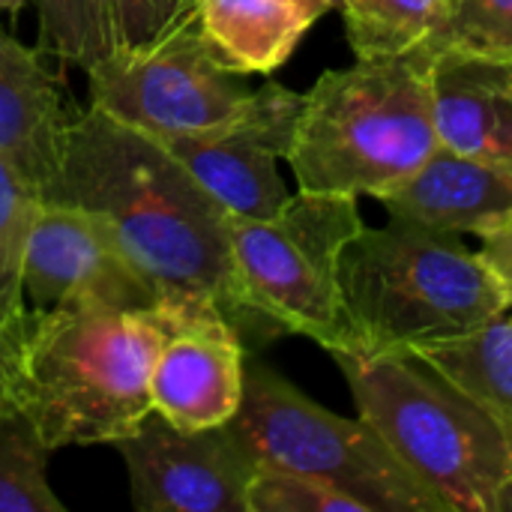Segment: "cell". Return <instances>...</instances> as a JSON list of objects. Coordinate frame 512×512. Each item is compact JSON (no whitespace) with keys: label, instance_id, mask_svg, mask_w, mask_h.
<instances>
[{"label":"cell","instance_id":"cell-13","mask_svg":"<svg viewBox=\"0 0 512 512\" xmlns=\"http://www.w3.org/2000/svg\"><path fill=\"white\" fill-rule=\"evenodd\" d=\"M438 144L512 174V60H489L441 45L435 75Z\"/></svg>","mask_w":512,"mask_h":512},{"label":"cell","instance_id":"cell-8","mask_svg":"<svg viewBox=\"0 0 512 512\" xmlns=\"http://www.w3.org/2000/svg\"><path fill=\"white\" fill-rule=\"evenodd\" d=\"M84 72L93 108L153 138L213 129L231 120L252 93L213 60L195 12L159 42L111 51Z\"/></svg>","mask_w":512,"mask_h":512},{"label":"cell","instance_id":"cell-1","mask_svg":"<svg viewBox=\"0 0 512 512\" xmlns=\"http://www.w3.org/2000/svg\"><path fill=\"white\" fill-rule=\"evenodd\" d=\"M39 201L99 213L165 297L207 300L243 345L258 342L231 258V213L159 138L90 105L69 120L57 177Z\"/></svg>","mask_w":512,"mask_h":512},{"label":"cell","instance_id":"cell-12","mask_svg":"<svg viewBox=\"0 0 512 512\" xmlns=\"http://www.w3.org/2000/svg\"><path fill=\"white\" fill-rule=\"evenodd\" d=\"M162 345L150 375L153 411L180 429L231 423L243 399L246 345L207 300L165 297Z\"/></svg>","mask_w":512,"mask_h":512},{"label":"cell","instance_id":"cell-20","mask_svg":"<svg viewBox=\"0 0 512 512\" xmlns=\"http://www.w3.org/2000/svg\"><path fill=\"white\" fill-rule=\"evenodd\" d=\"M36 207V189L0 156V330L12 339L24 321L21 267Z\"/></svg>","mask_w":512,"mask_h":512},{"label":"cell","instance_id":"cell-26","mask_svg":"<svg viewBox=\"0 0 512 512\" xmlns=\"http://www.w3.org/2000/svg\"><path fill=\"white\" fill-rule=\"evenodd\" d=\"M15 402V339L0 330V408Z\"/></svg>","mask_w":512,"mask_h":512},{"label":"cell","instance_id":"cell-18","mask_svg":"<svg viewBox=\"0 0 512 512\" xmlns=\"http://www.w3.org/2000/svg\"><path fill=\"white\" fill-rule=\"evenodd\" d=\"M357 60L405 54L441 39L447 0H339Z\"/></svg>","mask_w":512,"mask_h":512},{"label":"cell","instance_id":"cell-22","mask_svg":"<svg viewBox=\"0 0 512 512\" xmlns=\"http://www.w3.org/2000/svg\"><path fill=\"white\" fill-rule=\"evenodd\" d=\"M246 512H369V507L315 477L258 465L246 492Z\"/></svg>","mask_w":512,"mask_h":512},{"label":"cell","instance_id":"cell-19","mask_svg":"<svg viewBox=\"0 0 512 512\" xmlns=\"http://www.w3.org/2000/svg\"><path fill=\"white\" fill-rule=\"evenodd\" d=\"M48 444L18 405L0 408V512H66L48 483Z\"/></svg>","mask_w":512,"mask_h":512},{"label":"cell","instance_id":"cell-4","mask_svg":"<svg viewBox=\"0 0 512 512\" xmlns=\"http://www.w3.org/2000/svg\"><path fill=\"white\" fill-rule=\"evenodd\" d=\"M339 282L348 321L342 351L414 354L512 309L504 288L459 234L396 219L387 228H363L351 240Z\"/></svg>","mask_w":512,"mask_h":512},{"label":"cell","instance_id":"cell-23","mask_svg":"<svg viewBox=\"0 0 512 512\" xmlns=\"http://www.w3.org/2000/svg\"><path fill=\"white\" fill-rule=\"evenodd\" d=\"M441 45L468 57L512 60V0H447Z\"/></svg>","mask_w":512,"mask_h":512},{"label":"cell","instance_id":"cell-10","mask_svg":"<svg viewBox=\"0 0 512 512\" xmlns=\"http://www.w3.org/2000/svg\"><path fill=\"white\" fill-rule=\"evenodd\" d=\"M114 447L138 512H246L258 459L234 423L180 429L150 411Z\"/></svg>","mask_w":512,"mask_h":512},{"label":"cell","instance_id":"cell-6","mask_svg":"<svg viewBox=\"0 0 512 512\" xmlns=\"http://www.w3.org/2000/svg\"><path fill=\"white\" fill-rule=\"evenodd\" d=\"M363 228L354 195L303 189L267 219L231 216V258L258 342L294 333L330 354L348 348L339 270Z\"/></svg>","mask_w":512,"mask_h":512},{"label":"cell","instance_id":"cell-3","mask_svg":"<svg viewBox=\"0 0 512 512\" xmlns=\"http://www.w3.org/2000/svg\"><path fill=\"white\" fill-rule=\"evenodd\" d=\"M159 345V306L24 315L15 330V402L51 453L114 447L153 411L150 375Z\"/></svg>","mask_w":512,"mask_h":512},{"label":"cell","instance_id":"cell-16","mask_svg":"<svg viewBox=\"0 0 512 512\" xmlns=\"http://www.w3.org/2000/svg\"><path fill=\"white\" fill-rule=\"evenodd\" d=\"M318 15L300 0H195L198 33L234 75H267L288 63Z\"/></svg>","mask_w":512,"mask_h":512},{"label":"cell","instance_id":"cell-2","mask_svg":"<svg viewBox=\"0 0 512 512\" xmlns=\"http://www.w3.org/2000/svg\"><path fill=\"white\" fill-rule=\"evenodd\" d=\"M438 54L441 39H432L324 72L303 93L285 153L297 189L378 201L399 189L441 147L432 102Z\"/></svg>","mask_w":512,"mask_h":512},{"label":"cell","instance_id":"cell-27","mask_svg":"<svg viewBox=\"0 0 512 512\" xmlns=\"http://www.w3.org/2000/svg\"><path fill=\"white\" fill-rule=\"evenodd\" d=\"M495 512H512V474L504 480V486H501V492H498Z\"/></svg>","mask_w":512,"mask_h":512},{"label":"cell","instance_id":"cell-24","mask_svg":"<svg viewBox=\"0 0 512 512\" xmlns=\"http://www.w3.org/2000/svg\"><path fill=\"white\" fill-rule=\"evenodd\" d=\"M111 51H135L159 42L195 12V0H96Z\"/></svg>","mask_w":512,"mask_h":512},{"label":"cell","instance_id":"cell-17","mask_svg":"<svg viewBox=\"0 0 512 512\" xmlns=\"http://www.w3.org/2000/svg\"><path fill=\"white\" fill-rule=\"evenodd\" d=\"M423 366L468 396L512 447V315L504 312L483 327L414 351Z\"/></svg>","mask_w":512,"mask_h":512},{"label":"cell","instance_id":"cell-9","mask_svg":"<svg viewBox=\"0 0 512 512\" xmlns=\"http://www.w3.org/2000/svg\"><path fill=\"white\" fill-rule=\"evenodd\" d=\"M24 315L72 309H156L165 291L132 261L93 210L39 201L21 267Z\"/></svg>","mask_w":512,"mask_h":512},{"label":"cell","instance_id":"cell-21","mask_svg":"<svg viewBox=\"0 0 512 512\" xmlns=\"http://www.w3.org/2000/svg\"><path fill=\"white\" fill-rule=\"evenodd\" d=\"M42 48L54 57L87 69L111 54L108 33L96 0H36Z\"/></svg>","mask_w":512,"mask_h":512},{"label":"cell","instance_id":"cell-14","mask_svg":"<svg viewBox=\"0 0 512 512\" xmlns=\"http://www.w3.org/2000/svg\"><path fill=\"white\" fill-rule=\"evenodd\" d=\"M69 120L57 81L36 51L0 30V156L39 198L57 177Z\"/></svg>","mask_w":512,"mask_h":512},{"label":"cell","instance_id":"cell-25","mask_svg":"<svg viewBox=\"0 0 512 512\" xmlns=\"http://www.w3.org/2000/svg\"><path fill=\"white\" fill-rule=\"evenodd\" d=\"M477 237H480L477 255L483 267L495 276V282L504 288L507 300L512 303V210L483 225Z\"/></svg>","mask_w":512,"mask_h":512},{"label":"cell","instance_id":"cell-5","mask_svg":"<svg viewBox=\"0 0 512 512\" xmlns=\"http://www.w3.org/2000/svg\"><path fill=\"white\" fill-rule=\"evenodd\" d=\"M333 360L357 417L447 512H495L512 447L468 396L411 354L333 351Z\"/></svg>","mask_w":512,"mask_h":512},{"label":"cell","instance_id":"cell-15","mask_svg":"<svg viewBox=\"0 0 512 512\" xmlns=\"http://www.w3.org/2000/svg\"><path fill=\"white\" fill-rule=\"evenodd\" d=\"M381 204L396 222L441 234H477L512 210V174L438 147Z\"/></svg>","mask_w":512,"mask_h":512},{"label":"cell","instance_id":"cell-29","mask_svg":"<svg viewBox=\"0 0 512 512\" xmlns=\"http://www.w3.org/2000/svg\"><path fill=\"white\" fill-rule=\"evenodd\" d=\"M21 3H27V0H0V9H18Z\"/></svg>","mask_w":512,"mask_h":512},{"label":"cell","instance_id":"cell-7","mask_svg":"<svg viewBox=\"0 0 512 512\" xmlns=\"http://www.w3.org/2000/svg\"><path fill=\"white\" fill-rule=\"evenodd\" d=\"M231 423L258 465L330 483L369 512H447L369 423L321 408L270 366L246 363L243 399Z\"/></svg>","mask_w":512,"mask_h":512},{"label":"cell","instance_id":"cell-11","mask_svg":"<svg viewBox=\"0 0 512 512\" xmlns=\"http://www.w3.org/2000/svg\"><path fill=\"white\" fill-rule=\"evenodd\" d=\"M300 105L303 93L270 81L231 120L159 141L231 216L267 219L288 201L276 162L291 147Z\"/></svg>","mask_w":512,"mask_h":512},{"label":"cell","instance_id":"cell-28","mask_svg":"<svg viewBox=\"0 0 512 512\" xmlns=\"http://www.w3.org/2000/svg\"><path fill=\"white\" fill-rule=\"evenodd\" d=\"M300 3H306L318 18H324L327 12H333V9H339V0H300Z\"/></svg>","mask_w":512,"mask_h":512},{"label":"cell","instance_id":"cell-30","mask_svg":"<svg viewBox=\"0 0 512 512\" xmlns=\"http://www.w3.org/2000/svg\"><path fill=\"white\" fill-rule=\"evenodd\" d=\"M510 315H512V309H510Z\"/></svg>","mask_w":512,"mask_h":512}]
</instances>
